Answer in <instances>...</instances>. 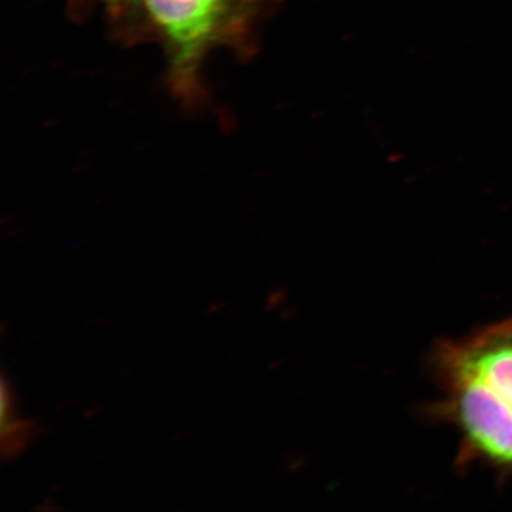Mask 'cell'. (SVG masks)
Segmentation results:
<instances>
[{
  "instance_id": "1",
  "label": "cell",
  "mask_w": 512,
  "mask_h": 512,
  "mask_svg": "<svg viewBox=\"0 0 512 512\" xmlns=\"http://www.w3.org/2000/svg\"><path fill=\"white\" fill-rule=\"evenodd\" d=\"M436 412L456 427L460 458L512 474V318L434 350Z\"/></svg>"
},
{
  "instance_id": "3",
  "label": "cell",
  "mask_w": 512,
  "mask_h": 512,
  "mask_svg": "<svg viewBox=\"0 0 512 512\" xmlns=\"http://www.w3.org/2000/svg\"><path fill=\"white\" fill-rule=\"evenodd\" d=\"M12 397L5 383L2 386V443L5 456H16L32 439V430L15 416Z\"/></svg>"
},
{
  "instance_id": "2",
  "label": "cell",
  "mask_w": 512,
  "mask_h": 512,
  "mask_svg": "<svg viewBox=\"0 0 512 512\" xmlns=\"http://www.w3.org/2000/svg\"><path fill=\"white\" fill-rule=\"evenodd\" d=\"M144 3L177 46L181 59L191 62L217 30L225 0H144Z\"/></svg>"
}]
</instances>
